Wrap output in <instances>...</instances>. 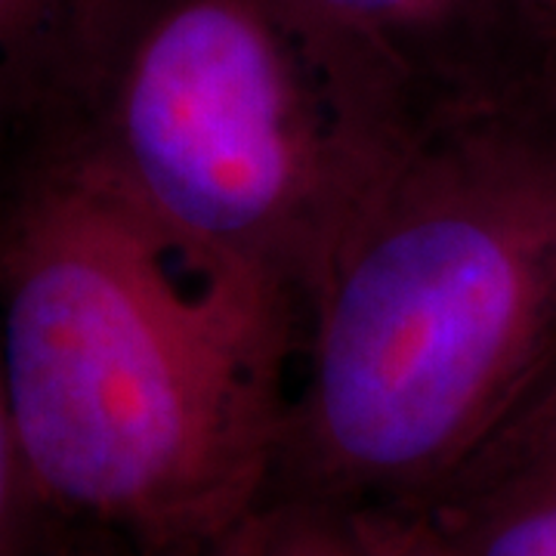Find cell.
I'll list each match as a JSON object with an SVG mask.
<instances>
[{"label":"cell","instance_id":"6da1fadb","mask_svg":"<svg viewBox=\"0 0 556 556\" xmlns=\"http://www.w3.org/2000/svg\"><path fill=\"white\" fill-rule=\"evenodd\" d=\"M300 309L35 137L0 149V365L43 504L201 556L276 467Z\"/></svg>","mask_w":556,"mask_h":556},{"label":"cell","instance_id":"7a4b0ae2","mask_svg":"<svg viewBox=\"0 0 556 556\" xmlns=\"http://www.w3.org/2000/svg\"><path fill=\"white\" fill-rule=\"evenodd\" d=\"M556 362V62L427 124L303 300L266 495L424 507Z\"/></svg>","mask_w":556,"mask_h":556},{"label":"cell","instance_id":"3957f363","mask_svg":"<svg viewBox=\"0 0 556 556\" xmlns=\"http://www.w3.org/2000/svg\"><path fill=\"white\" fill-rule=\"evenodd\" d=\"M415 134L288 0H93L20 137L273 281L303 318L321 260Z\"/></svg>","mask_w":556,"mask_h":556},{"label":"cell","instance_id":"277c9868","mask_svg":"<svg viewBox=\"0 0 556 556\" xmlns=\"http://www.w3.org/2000/svg\"><path fill=\"white\" fill-rule=\"evenodd\" d=\"M417 134L556 62V0H288Z\"/></svg>","mask_w":556,"mask_h":556},{"label":"cell","instance_id":"5b68a950","mask_svg":"<svg viewBox=\"0 0 556 556\" xmlns=\"http://www.w3.org/2000/svg\"><path fill=\"white\" fill-rule=\"evenodd\" d=\"M201 556H455L424 507L260 497Z\"/></svg>","mask_w":556,"mask_h":556},{"label":"cell","instance_id":"8992f818","mask_svg":"<svg viewBox=\"0 0 556 556\" xmlns=\"http://www.w3.org/2000/svg\"><path fill=\"white\" fill-rule=\"evenodd\" d=\"M424 510L455 556H556V452L455 479Z\"/></svg>","mask_w":556,"mask_h":556},{"label":"cell","instance_id":"52a82bcc","mask_svg":"<svg viewBox=\"0 0 556 556\" xmlns=\"http://www.w3.org/2000/svg\"><path fill=\"white\" fill-rule=\"evenodd\" d=\"M93 0H0V149L35 118Z\"/></svg>","mask_w":556,"mask_h":556},{"label":"cell","instance_id":"ba28073f","mask_svg":"<svg viewBox=\"0 0 556 556\" xmlns=\"http://www.w3.org/2000/svg\"><path fill=\"white\" fill-rule=\"evenodd\" d=\"M62 529L28 470L0 365V556H53Z\"/></svg>","mask_w":556,"mask_h":556},{"label":"cell","instance_id":"9c48e42d","mask_svg":"<svg viewBox=\"0 0 556 556\" xmlns=\"http://www.w3.org/2000/svg\"><path fill=\"white\" fill-rule=\"evenodd\" d=\"M547 452H556V362L554 368L547 371V378L538 383V390L529 396V402L507 420V427L457 477L482 473L489 467L495 470V467H504V464L547 455Z\"/></svg>","mask_w":556,"mask_h":556},{"label":"cell","instance_id":"30bf717a","mask_svg":"<svg viewBox=\"0 0 556 556\" xmlns=\"http://www.w3.org/2000/svg\"><path fill=\"white\" fill-rule=\"evenodd\" d=\"M53 556H137L130 554L124 544H118L115 538L90 532V529H62L60 544Z\"/></svg>","mask_w":556,"mask_h":556}]
</instances>
